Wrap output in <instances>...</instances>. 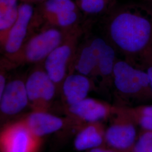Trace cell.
<instances>
[{
	"label": "cell",
	"instance_id": "obj_1",
	"mask_svg": "<svg viewBox=\"0 0 152 152\" xmlns=\"http://www.w3.org/2000/svg\"><path fill=\"white\" fill-rule=\"evenodd\" d=\"M105 38L125 60H136L152 48V7L142 4L115 6L105 15Z\"/></svg>",
	"mask_w": 152,
	"mask_h": 152
},
{
	"label": "cell",
	"instance_id": "obj_2",
	"mask_svg": "<svg viewBox=\"0 0 152 152\" xmlns=\"http://www.w3.org/2000/svg\"><path fill=\"white\" fill-rule=\"evenodd\" d=\"M69 30L50 28L33 34L16 53L2 55L0 66L10 71L26 64L44 63L63 41Z\"/></svg>",
	"mask_w": 152,
	"mask_h": 152
},
{
	"label": "cell",
	"instance_id": "obj_3",
	"mask_svg": "<svg viewBox=\"0 0 152 152\" xmlns=\"http://www.w3.org/2000/svg\"><path fill=\"white\" fill-rule=\"evenodd\" d=\"M83 15L73 0H46L34 5L29 37L50 28L67 30L76 27L81 25Z\"/></svg>",
	"mask_w": 152,
	"mask_h": 152
},
{
	"label": "cell",
	"instance_id": "obj_4",
	"mask_svg": "<svg viewBox=\"0 0 152 152\" xmlns=\"http://www.w3.org/2000/svg\"><path fill=\"white\" fill-rule=\"evenodd\" d=\"M86 29L81 25L69 29L63 41L44 61L45 69L55 84L58 92L61 91L65 78L72 73L78 46Z\"/></svg>",
	"mask_w": 152,
	"mask_h": 152
},
{
	"label": "cell",
	"instance_id": "obj_5",
	"mask_svg": "<svg viewBox=\"0 0 152 152\" xmlns=\"http://www.w3.org/2000/svg\"><path fill=\"white\" fill-rule=\"evenodd\" d=\"M26 87L33 111L48 112L58 90L45 71L44 63L34 64L26 77Z\"/></svg>",
	"mask_w": 152,
	"mask_h": 152
},
{
	"label": "cell",
	"instance_id": "obj_6",
	"mask_svg": "<svg viewBox=\"0 0 152 152\" xmlns=\"http://www.w3.org/2000/svg\"><path fill=\"white\" fill-rule=\"evenodd\" d=\"M112 82L117 91L126 96L152 92L147 72L126 60H117L113 69Z\"/></svg>",
	"mask_w": 152,
	"mask_h": 152
},
{
	"label": "cell",
	"instance_id": "obj_7",
	"mask_svg": "<svg viewBox=\"0 0 152 152\" xmlns=\"http://www.w3.org/2000/svg\"><path fill=\"white\" fill-rule=\"evenodd\" d=\"M41 138L34 135L20 121L6 126L1 133V152H36Z\"/></svg>",
	"mask_w": 152,
	"mask_h": 152
},
{
	"label": "cell",
	"instance_id": "obj_8",
	"mask_svg": "<svg viewBox=\"0 0 152 152\" xmlns=\"http://www.w3.org/2000/svg\"><path fill=\"white\" fill-rule=\"evenodd\" d=\"M34 11V5L20 2L18 16L2 49V55L16 53L27 39L30 33L31 23Z\"/></svg>",
	"mask_w": 152,
	"mask_h": 152
},
{
	"label": "cell",
	"instance_id": "obj_9",
	"mask_svg": "<svg viewBox=\"0 0 152 152\" xmlns=\"http://www.w3.org/2000/svg\"><path fill=\"white\" fill-rule=\"evenodd\" d=\"M26 79L19 76L8 81L4 91L0 96V110L3 115H14L29 106Z\"/></svg>",
	"mask_w": 152,
	"mask_h": 152
},
{
	"label": "cell",
	"instance_id": "obj_10",
	"mask_svg": "<svg viewBox=\"0 0 152 152\" xmlns=\"http://www.w3.org/2000/svg\"><path fill=\"white\" fill-rule=\"evenodd\" d=\"M94 83L88 77L78 73H72L65 78L61 91L65 104L70 106L87 98Z\"/></svg>",
	"mask_w": 152,
	"mask_h": 152
},
{
	"label": "cell",
	"instance_id": "obj_11",
	"mask_svg": "<svg viewBox=\"0 0 152 152\" xmlns=\"http://www.w3.org/2000/svg\"><path fill=\"white\" fill-rule=\"evenodd\" d=\"M66 110L71 116L90 124L98 122L105 118L111 108L108 104L100 100L87 98L77 103L68 106Z\"/></svg>",
	"mask_w": 152,
	"mask_h": 152
},
{
	"label": "cell",
	"instance_id": "obj_12",
	"mask_svg": "<svg viewBox=\"0 0 152 152\" xmlns=\"http://www.w3.org/2000/svg\"><path fill=\"white\" fill-rule=\"evenodd\" d=\"M22 121L33 134L39 138L60 130L64 126L62 118L48 112L32 111Z\"/></svg>",
	"mask_w": 152,
	"mask_h": 152
},
{
	"label": "cell",
	"instance_id": "obj_13",
	"mask_svg": "<svg viewBox=\"0 0 152 152\" xmlns=\"http://www.w3.org/2000/svg\"><path fill=\"white\" fill-rule=\"evenodd\" d=\"M136 130L132 125L115 124L110 126L106 131L105 138L109 144L118 149H126L134 143Z\"/></svg>",
	"mask_w": 152,
	"mask_h": 152
},
{
	"label": "cell",
	"instance_id": "obj_14",
	"mask_svg": "<svg viewBox=\"0 0 152 152\" xmlns=\"http://www.w3.org/2000/svg\"><path fill=\"white\" fill-rule=\"evenodd\" d=\"M18 1L0 0V46L3 49L19 14Z\"/></svg>",
	"mask_w": 152,
	"mask_h": 152
},
{
	"label": "cell",
	"instance_id": "obj_15",
	"mask_svg": "<svg viewBox=\"0 0 152 152\" xmlns=\"http://www.w3.org/2000/svg\"><path fill=\"white\" fill-rule=\"evenodd\" d=\"M103 134L97 122L90 123L78 134L75 140V147L82 151L99 147L103 141Z\"/></svg>",
	"mask_w": 152,
	"mask_h": 152
},
{
	"label": "cell",
	"instance_id": "obj_16",
	"mask_svg": "<svg viewBox=\"0 0 152 152\" xmlns=\"http://www.w3.org/2000/svg\"><path fill=\"white\" fill-rule=\"evenodd\" d=\"M118 0H76L82 14L87 16L106 15L116 5Z\"/></svg>",
	"mask_w": 152,
	"mask_h": 152
},
{
	"label": "cell",
	"instance_id": "obj_17",
	"mask_svg": "<svg viewBox=\"0 0 152 152\" xmlns=\"http://www.w3.org/2000/svg\"><path fill=\"white\" fill-rule=\"evenodd\" d=\"M134 152H152V131H148L139 138Z\"/></svg>",
	"mask_w": 152,
	"mask_h": 152
},
{
	"label": "cell",
	"instance_id": "obj_18",
	"mask_svg": "<svg viewBox=\"0 0 152 152\" xmlns=\"http://www.w3.org/2000/svg\"><path fill=\"white\" fill-rule=\"evenodd\" d=\"M140 61H141L142 65V68L147 72L149 77L152 90V48L147 54L143 56Z\"/></svg>",
	"mask_w": 152,
	"mask_h": 152
},
{
	"label": "cell",
	"instance_id": "obj_19",
	"mask_svg": "<svg viewBox=\"0 0 152 152\" xmlns=\"http://www.w3.org/2000/svg\"><path fill=\"white\" fill-rule=\"evenodd\" d=\"M5 68L0 66V96L2 94L5 89L6 86L8 82L7 81V72Z\"/></svg>",
	"mask_w": 152,
	"mask_h": 152
},
{
	"label": "cell",
	"instance_id": "obj_20",
	"mask_svg": "<svg viewBox=\"0 0 152 152\" xmlns=\"http://www.w3.org/2000/svg\"><path fill=\"white\" fill-rule=\"evenodd\" d=\"M140 125L144 129L148 131H152V117L142 115Z\"/></svg>",
	"mask_w": 152,
	"mask_h": 152
},
{
	"label": "cell",
	"instance_id": "obj_21",
	"mask_svg": "<svg viewBox=\"0 0 152 152\" xmlns=\"http://www.w3.org/2000/svg\"><path fill=\"white\" fill-rule=\"evenodd\" d=\"M141 112L142 115L152 117V105L143 107L141 109Z\"/></svg>",
	"mask_w": 152,
	"mask_h": 152
},
{
	"label": "cell",
	"instance_id": "obj_22",
	"mask_svg": "<svg viewBox=\"0 0 152 152\" xmlns=\"http://www.w3.org/2000/svg\"><path fill=\"white\" fill-rule=\"evenodd\" d=\"M46 1V0H20V2L30 4H32L33 5H37L38 4L43 3Z\"/></svg>",
	"mask_w": 152,
	"mask_h": 152
},
{
	"label": "cell",
	"instance_id": "obj_23",
	"mask_svg": "<svg viewBox=\"0 0 152 152\" xmlns=\"http://www.w3.org/2000/svg\"><path fill=\"white\" fill-rule=\"evenodd\" d=\"M89 152H113L110 151L108 150H106V149H101V148H94L91 149V151Z\"/></svg>",
	"mask_w": 152,
	"mask_h": 152
},
{
	"label": "cell",
	"instance_id": "obj_24",
	"mask_svg": "<svg viewBox=\"0 0 152 152\" xmlns=\"http://www.w3.org/2000/svg\"><path fill=\"white\" fill-rule=\"evenodd\" d=\"M144 1H146L147 2H148V3H150V4H152V0H144Z\"/></svg>",
	"mask_w": 152,
	"mask_h": 152
}]
</instances>
